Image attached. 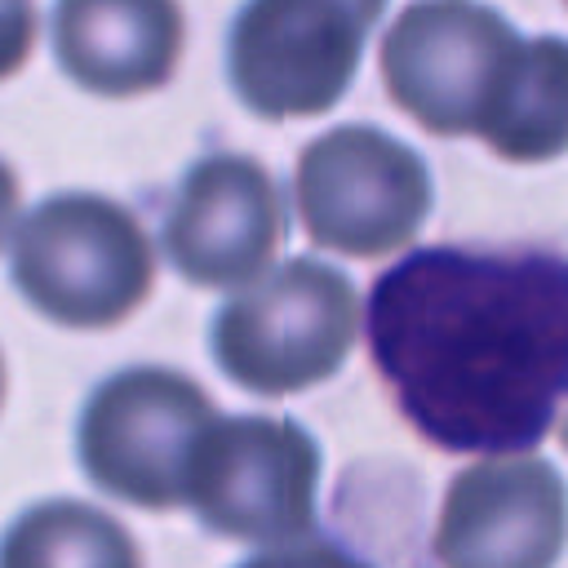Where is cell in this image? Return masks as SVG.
I'll list each match as a JSON object with an SVG mask.
<instances>
[{"mask_svg": "<svg viewBox=\"0 0 568 568\" xmlns=\"http://www.w3.org/2000/svg\"><path fill=\"white\" fill-rule=\"evenodd\" d=\"M368 351L439 448L515 457L568 395V257L422 248L368 293Z\"/></svg>", "mask_w": 568, "mask_h": 568, "instance_id": "1", "label": "cell"}, {"mask_svg": "<svg viewBox=\"0 0 568 568\" xmlns=\"http://www.w3.org/2000/svg\"><path fill=\"white\" fill-rule=\"evenodd\" d=\"M13 280L49 320L106 328L151 293L155 253L142 222L124 204L67 191L36 204L18 222Z\"/></svg>", "mask_w": 568, "mask_h": 568, "instance_id": "2", "label": "cell"}, {"mask_svg": "<svg viewBox=\"0 0 568 568\" xmlns=\"http://www.w3.org/2000/svg\"><path fill=\"white\" fill-rule=\"evenodd\" d=\"M217 422L213 399L191 377L173 368H124L84 404L80 462L102 493L169 510L191 501L195 466Z\"/></svg>", "mask_w": 568, "mask_h": 568, "instance_id": "3", "label": "cell"}, {"mask_svg": "<svg viewBox=\"0 0 568 568\" xmlns=\"http://www.w3.org/2000/svg\"><path fill=\"white\" fill-rule=\"evenodd\" d=\"M355 328L351 280L328 262L293 257L217 311L213 355L231 382L257 395H288L337 373Z\"/></svg>", "mask_w": 568, "mask_h": 568, "instance_id": "4", "label": "cell"}, {"mask_svg": "<svg viewBox=\"0 0 568 568\" xmlns=\"http://www.w3.org/2000/svg\"><path fill=\"white\" fill-rule=\"evenodd\" d=\"M297 213L306 235L351 257L404 248L430 213V173L413 146L386 129L342 124L297 160Z\"/></svg>", "mask_w": 568, "mask_h": 568, "instance_id": "5", "label": "cell"}, {"mask_svg": "<svg viewBox=\"0 0 568 568\" xmlns=\"http://www.w3.org/2000/svg\"><path fill=\"white\" fill-rule=\"evenodd\" d=\"M377 0H253L231 27V84L266 120L328 111L364 53Z\"/></svg>", "mask_w": 568, "mask_h": 568, "instance_id": "6", "label": "cell"}, {"mask_svg": "<svg viewBox=\"0 0 568 568\" xmlns=\"http://www.w3.org/2000/svg\"><path fill=\"white\" fill-rule=\"evenodd\" d=\"M519 31L484 4H408L382 40L390 98L430 133H479Z\"/></svg>", "mask_w": 568, "mask_h": 568, "instance_id": "7", "label": "cell"}, {"mask_svg": "<svg viewBox=\"0 0 568 568\" xmlns=\"http://www.w3.org/2000/svg\"><path fill=\"white\" fill-rule=\"evenodd\" d=\"M320 448L284 417L217 422L191 484L200 519L235 541L293 546L315 528Z\"/></svg>", "mask_w": 568, "mask_h": 568, "instance_id": "8", "label": "cell"}, {"mask_svg": "<svg viewBox=\"0 0 568 568\" xmlns=\"http://www.w3.org/2000/svg\"><path fill=\"white\" fill-rule=\"evenodd\" d=\"M568 541V488L541 457L466 466L444 497L435 555L444 568H555Z\"/></svg>", "mask_w": 568, "mask_h": 568, "instance_id": "9", "label": "cell"}, {"mask_svg": "<svg viewBox=\"0 0 568 568\" xmlns=\"http://www.w3.org/2000/svg\"><path fill=\"white\" fill-rule=\"evenodd\" d=\"M284 235V204L271 173L248 155L200 160L164 222V248L173 266L204 284L231 288L266 271Z\"/></svg>", "mask_w": 568, "mask_h": 568, "instance_id": "10", "label": "cell"}, {"mask_svg": "<svg viewBox=\"0 0 568 568\" xmlns=\"http://www.w3.org/2000/svg\"><path fill=\"white\" fill-rule=\"evenodd\" d=\"M53 49L80 89L142 93L169 80L182 53V13L169 0H62L53 9Z\"/></svg>", "mask_w": 568, "mask_h": 568, "instance_id": "11", "label": "cell"}, {"mask_svg": "<svg viewBox=\"0 0 568 568\" xmlns=\"http://www.w3.org/2000/svg\"><path fill=\"white\" fill-rule=\"evenodd\" d=\"M479 138L519 164H537L568 151V40H519L501 89L479 124Z\"/></svg>", "mask_w": 568, "mask_h": 568, "instance_id": "12", "label": "cell"}, {"mask_svg": "<svg viewBox=\"0 0 568 568\" xmlns=\"http://www.w3.org/2000/svg\"><path fill=\"white\" fill-rule=\"evenodd\" d=\"M0 568H142L133 537L98 506L58 497L31 506L0 541Z\"/></svg>", "mask_w": 568, "mask_h": 568, "instance_id": "13", "label": "cell"}, {"mask_svg": "<svg viewBox=\"0 0 568 568\" xmlns=\"http://www.w3.org/2000/svg\"><path fill=\"white\" fill-rule=\"evenodd\" d=\"M240 568H368L359 559H351L342 546L333 541H293V546H280V550H266V555H253L244 559Z\"/></svg>", "mask_w": 568, "mask_h": 568, "instance_id": "14", "label": "cell"}, {"mask_svg": "<svg viewBox=\"0 0 568 568\" xmlns=\"http://www.w3.org/2000/svg\"><path fill=\"white\" fill-rule=\"evenodd\" d=\"M31 40H36V9L22 0H4L0 4V80L27 62Z\"/></svg>", "mask_w": 568, "mask_h": 568, "instance_id": "15", "label": "cell"}, {"mask_svg": "<svg viewBox=\"0 0 568 568\" xmlns=\"http://www.w3.org/2000/svg\"><path fill=\"white\" fill-rule=\"evenodd\" d=\"M13 209H18V182H13L9 164H0V240H4L9 222H13Z\"/></svg>", "mask_w": 568, "mask_h": 568, "instance_id": "16", "label": "cell"}, {"mask_svg": "<svg viewBox=\"0 0 568 568\" xmlns=\"http://www.w3.org/2000/svg\"><path fill=\"white\" fill-rule=\"evenodd\" d=\"M559 439H564V448H568V413H564V422H559Z\"/></svg>", "mask_w": 568, "mask_h": 568, "instance_id": "17", "label": "cell"}, {"mask_svg": "<svg viewBox=\"0 0 568 568\" xmlns=\"http://www.w3.org/2000/svg\"><path fill=\"white\" fill-rule=\"evenodd\" d=\"M0 399H4V364H0Z\"/></svg>", "mask_w": 568, "mask_h": 568, "instance_id": "18", "label": "cell"}]
</instances>
